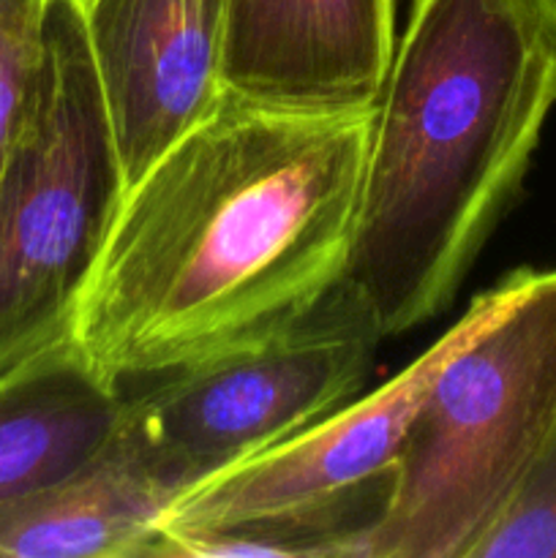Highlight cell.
<instances>
[{
  "mask_svg": "<svg viewBox=\"0 0 556 558\" xmlns=\"http://www.w3.org/2000/svg\"><path fill=\"white\" fill-rule=\"evenodd\" d=\"M371 118L223 96L125 189L76 316L82 360L123 387L303 319L347 262Z\"/></svg>",
  "mask_w": 556,
  "mask_h": 558,
  "instance_id": "cell-1",
  "label": "cell"
},
{
  "mask_svg": "<svg viewBox=\"0 0 556 558\" xmlns=\"http://www.w3.org/2000/svg\"><path fill=\"white\" fill-rule=\"evenodd\" d=\"M554 104L556 36L532 0H414L371 118L336 281L382 338L450 305Z\"/></svg>",
  "mask_w": 556,
  "mask_h": 558,
  "instance_id": "cell-2",
  "label": "cell"
},
{
  "mask_svg": "<svg viewBox=\"0 0 556 558\" xmlns=\"http://www.w3.org/2000/svg\"><path fill=\"white\" fill-rule=\"evenodd\" d=\"M554 430L556 270L523 267L431 381L354 558H472Z\"/></svg>",
  "mask_w": 556,
  "mask_h": 558,
  "instance_id": "cell-3",
  "label": "cell"
},
{
  "mask_svg": "<svg viewBox=\"0 0 556 558\" xmlns=\"http://www.w3.org/2000/svg\"><path fill=\"white\" fill-rule=\"evenodd\" d=\"M125 174L76 0H49L31 114L0 172V385L74 343Z\"/></svg>",
  "mask_w": 556,
  "mask_h": 558,
  "instance_id": "cell-4",
  "label": "cell"
},
{
  "mask_svg": "<svg viewBox=\"0 0 556 558\" xmlns=\"http://www.w3.org/2000/svg\"><path fill=\"white\" fill-rule=\"evenodd\" d=\"M382 341L336 283L267 341L150 376L156 385L125 396L120 436L178 501L352 401Z\"/></svg>",
  "mask_w": 556,
  "mask_h": 558,
  "instance_id": "cell-5",
  "label": "cell"
},
{
  "mask_svg": "<svg viewBox=\"0 0 556 558\" xmlns=\"http://www.w3.org/2000/svg\"><path fill=\"white\" fill-rule=\"evenodd\" d=\"M505 281L401 374L278 441L270 450L196 485L164 512L158 532H207L265 518L336 510L392 480L403 434L445 360L499 308Z\"/></svg>",
  "mask_w": 556,
  "mask_h": 558,
  "instance_id": "cell-6",
  "label": "cell"
},
{
  "mask_svg": "<svg viewBox=\"0 0 556 558\" xmlns=\"http://www.w3.org/2000/svg\"><path fill=\"white\" fill-rule=\"evenodd\" d=\"M82 16L129 189L223 101L227 0H87Z\"/></svg>",
  "mask_w": 556,
  "mask_h": 558,
  "instance_id": "cell-7",
  "label": "cell"
},
{
  "mask_svg": "<svg viewBox=\"0 0 556 558\" xmlns=\"http://www.w3.org/2000/svg\"><path fill=\"white\" fill-rule=\"evenodd\" d=\"M396 0H227L223 96L303 114L376 107Z\"/></svg>",
  "mask_w": 556,
  "mask_h": 558,
  "instance_id": "cell-8",
  "label": "cell"
},
{
  "mask_svg": "<svg viewBox=\"0 0 556 558\" xmlns=\"http://www.w3.org/2000/svg\"><path fill=\"white\" fill-rule=\"evenodd\" d=\"M172 501L118 430L96 461L0 510V558L147 556Z\"/></svg>",
  "mask_w": 556,
  "mask_h": 558,
  "instance_id": "cell-9",
  "label": "cell"
},
{
  "mask_svg": "<svg viewBox=\"0 0 556 558\" xmlns=\"http://www.w3.org/2000/svg\"><path fill=\"white\" fill-rule=\"evenodd\" d=\"M125 392L74 343L0 385V510L96 461L118 436Z\"/></svg>",
  "mask_w": 556,
  "mask_h": 558,
  "instance_id": "cell-10",
  "label": "cell"
},
{
  "mask_svg": "<svg viewBox=\"0 0 556 558\" xmlns=\"http://www.w3.org/2000/svg\"><path fill=\"white\" fill-rule=\"evenodd\" d=\"M49 0H0V172L31 114Z\"/></svg>",
  "mask_w": 556,
  "mask_h": 558,
  "instance_id": "cell-11",
  "label": "cell"
},
{
  "mask_svg": "<svg viewBox=\"0 0 556 558\" xmlns=\"http://www.w3.org/2000/svg\"><path fill=\"white\" fill-rule=\"evenodd\" d=\"M472 558H556V430Z\"/></svg>",
  "mask_w": 556,
  "mask_h": 558,
  "instance_id": "cell-12",
  "label": "cell"
},
{
  "mask_svg": "<svg viewBox=\"0 0 556 558\" xmlns=\"http://www.w3.org/2000/svg\"><path fill=\"white\" fill-rule=\"evenodd\" d=\"M532 3L537 5V11L543 14V20L548 22V27L556 36V0H532Z\"/></svg>",
  "mask_w": 556,
  "mask_h": 558,
  "instance_id": "cell-13",
  "label": "cell"
},
{
  "mask_svg": "<svg viewBox=\"0 0 556 558\" xmlns=\"http://www.w3.org/2000/svg\"><path fill=\"white\" fill-rule=\"evenodd\" d=\"M76 3H80V5H85V3H87V0H76Z\"/></svg>",
  "mask_w": 556,
  "mask_h": 558,
  "instance_id": "cell-14",
  "label": "cell"
}]
</instances>
